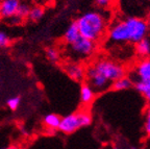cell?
I'll return each mask as SVG.
<instances>
[{"mask_svg": "<svg viewBox=\"0 0 150 149\" xmlns=\"http://www.w3.org/2000/svg\"><path fill=\"white\" fill-rule=\"evenodd\" d=\"M125 75V68L110 58H99L86 69L88 84L95 92H102L110 88L116 79Z\"/></svg>", "mask_w": 150, "mask_h": 149, "instance_id": "6da1fadb", "label": "cell"}, {"mask_svg": "<svg viewBox=\"0 0 150 149\" xmlns=\"http://www.w3.org/2000/svg\"><path fill=\"white\" fill-rule=\"evenodd\" d=\"M81 37L97 42L106 31V20L98 12H88L76 20Z\"/></svg>", "mask_w": 150, "mask_h": 149, "instance_id": "7a4b0ae2", "label": "cell"}, {"mask_svg": "<svg viewBox=\"0 0 150 149\" xmlns=\"http://www.w3.org/2000/svg\"><path fill=\"white\" fill-rule=\"evenodd\" d=\"M92 116L88 112H78L61 118L59 131L66 135H70L81 127L91 125Z\"/></svg>", "mask_w": 150, "mask_h": 149, "instance_id": "3957f363", "label": "cell"}, {"mask_svg": "<svg viewBox=\"0 0 150 149\" xmlns=\"http://www.w3.org/2000/svg\"><path fill=\"white\" fill-rule=\"evenodd\" d=\"M129 35V42L138 43L141 40L145 39L148 31L147 22L140 18H128L124 20Z\"/></svg>", "mask_w": 150, "mask_h": 149, "instance_id": "277c9868", "label": "cell"}, {"mask_svg": "<svg viewBox=\"0 0 150 149\" xmlns=\"http://www.w3.org/2000/svg\"><path fill=\"white\" fill-rule=\"evenodd\" d=\"M70 45L72 53L78 57H89L96 50V42L81 35Z\"/></svg>", "mask_w": 150, "mask_h": 149, "instance_id": "5b68a950", "label": "cell"}, {"mask_svg": "<svg viewBox=\"0 0 150 149\" xmlns=\"http://www.w3.org/2000/svg\"><path fill=\"white\" fill-rule=\"evenodd\" d=\"M108 38L115 43H127L129 42V35L124 21H119L110 27Z\"/></svg>", "mask_w": 150, "mask_h": 149, "instance_id": "8992f818", "label": "cell"}, {"mask_svg": "<svg viewBox=\"0 0 150 149\" xmlns=\"http://www.w3.org/2000/svg\"><path fill=\"white\" fill-rule=\"evenodd\" d=\"M134 75L138 82H150V58H144L134 67Z\"/></svg>", "mask_w": 150, "mask_h": 149, "instance_id": "52a82bcc", "label": "cell"}, {"mask_svg": "<svg viewBox=\"0 0 150 149\" xmlns=\"http://www.w3.org/2000/svg\"><path fill=\"white\" fill-rule=\"evenodd\" d=\"M65 70L67 74L76 82H81L86 78V68L79 63H69L66 65Z\"/></svg>", "mask_w": 150, "mask_h": 149, "instance_id": "ba28073f", "label": "cell"}, {"mask_svg": "<svg viewBox=\"0 0 150 149\" xmlns=\"http://www.w3.org/2000/svg\"><path fill=\"white\" fill-rule=\"evenodd\" d=\"M20 4L19 0H3L0 3V15L2 18H13L16 16L17 9Z\"/></svg>", "mask_w": 150, "mask_h": 149, "instance_id": "9c48e42d", "label": "cell"}, {"mask_svg": "<svg viewBox=\"0 0 150 149\" xmlns=\"http://www.w3.org/2000/svg\"><path fill=\"white\" fill-rule=\"evenodd\" d=\"M95 90L89 84H83L80 88V100L83 104H89L94 100Z\"/></svg>", "mask_w": 150, "mask_h": 149, "instance_id": "30bf717a", "label": "cell"}, {"mask_svg": "<svg viewBox=\"0 0 150 149\" xmlns=\"http://www.w3.org/2000/svg\"><path fill=\"white\" fill-rule=\"evenodd\" d=\"M79 37H80V33H79L77 23H76V21L72 22L65 31V35H64L65 42L68 43V44H71V43H73L75 40L78 39Z\"/></svg>", "mask_w": 150, "mask_h": 149, "instance_id": "8fae6325", "label": "cell"}, {"mask_svg": "<svg viewBox=\"0 0 150 149\" xmlns=\"http://www.w3.org/2000/svg\"><path fill=\"white\" fill-rule=\"evenodd\" d=\"M134 86V82L131 80L130 77L122 76L120 78L116 79L115 82H112V89L115 91H123V90H128Z\"/></svg>", "mask_w": 150, "mask_h": 149, "instance_id": "7c38bea8", "label": "cell"}, {"mask_svg": "<svg viewBox=\"0 0 150 149\" xmlns=\"http://www.w3.org/2000/svg\"><path fill=\"white\" fill-rule=\"evenodd\" d=\"M61 123V117L55 114H48L44 117V124L48 131H55L59 129Z\"/></svg>", "mask_w": 150, "mask_h": 149, "instance_id": "4fadbf2b", "label": "cell"}, {"mask_svg": "<svg viewBox=\"0 0 150 149\" xmlns=\"http://www.w3.org/2000/svg\"><path fill=\"white\" fill-rule=\"evenodd\" d=\"M136 52L138 55L146 57L150 54V42L147 39L141 40L140 42L136 43Z\"/></svg>", "mask_w": 150, "mask_h": 149, "instance_id": "5bb4252c", "label": "cell"}, {"mask_svg": "<svg viewBox=\"0 0 150 149\" xmlns=\"http://www.w3.org/2000/svg\"><path fill=\"white\" fill-rule=\"evenodd\" d=\"M136 89L145 97L147 102L150 104V82H137Z\"/></svg>", "mask_w": 150, "mask_h": 149, "instance_id": "9a60e30c", "label": "cell"}, {"mask_svg": "<svg viewBox=\"0 0 150 149\" xmlns=\"http://www.w3.org/2000/svg\"><path fill=\"white\" fill-rule=\"evenodd\" d=\"M45 14V9L41 5H35L30 9V12H29V15H28V18L29 20L33 22H37L39 20L43 18Z\"/></svg>", "mask_w": 150, "mask_h": 149, "instance_id": "2e32d148", "label": "cell"}, {"mask_svg": "<svg viewBox=\"0 0 150 149\" xmlns=\"http://www.w3.org/2000/svg\"><path fill=\"white\" fill-rule=\"evenodd\" d=\"M31 6L27 3H20L19 4V7L17 9L16 13V17L20 19H24V18H28V15H29V12H30Z\"/></svg>", "mask_w": 150, "mask_h": 149, "instance_id": "e0dca14e", "label": "cell"}, {"mask_svg": "<svg viewBox=\"0 0 150 149\" xmlns=\"http://www.w3.org/2000/svg\"><path fill=\"white\" fill-rule=\"evenodd\" d=\"M46 56L51 62H57L59 60V52L54 47H49L46 49Z\"/></svg>", "mask_w": 150, "mask_h": 149, "instance_id": "ac0fdd59", "label": "cell"}, {"mask_svg": "<svg viewBox=\"0 0 150 149\" xmlns=\"http://www.w3.org/2000/svg\"><path fill=\"white\" fill-rule=\"evenodd\" d=\"M20 102H21V98L19 96H15V97H11L7 100V106L11 109V110L15 111L18 109V106L20 105Z\"/></svg>", "mask_w": 150, "mask_h": 149, "instance_id": "d6986e66", "label": "cell"}, {"mask_svg": "<svg viewBox=\"0 0 150 149\" xmlns=\"http://www.w3.org/2000/svg\"><path fill=\"white\" fill-rule=\"evenodd\" d=\"M145 133L147 136H150V106L146 110L145 114Z\"/></svg>", "mask_w": 150, "mask_h": 149, "instance_id": "ffe728a7", "label": "cell"}, {"mask_svg": "<svg viewBox=\"0 0 150 149\" xmlns=\"http://www.w3.org/2000/svg\"><path fill=\"white\" fill-rule=\"evenodd\" d=\"M9 44V38L3 31H0V47H6Z\"/></svg>", "mask_w": 150, "mask_h": 149, "instance_id": "44dd1931", "label": "cell"}, {"mask_svg": "<svg viewBox=\"0 0 150 149\" xmlns=\"http://www.w3.org/2000/svg\"><path fill=\"white\" fill-rule=\"evenodd\" d=\"M112 1H114V0H95L96 4L98 5V6H100V7L108 6V5L112 4Z\"/></svg>", "mask_w": 150, "mask_h": 149, "instance_id": "7402d4cb", "label": "cell"}, {"mask_svg": "<svg viewBox=\"0 0 150 149\" xmlns=\"http://www.w3.org/2000/svg\"><path fill=\"white\" fill-rule=\"evenodd\" d=\"M146 22H147V25H148V27H150V14L148 15V17H147V20H146Z\"/></svg>", "mask_w": 150, "mask_h": 149, "instance_id": "603a6c76", "label": "cell"}, {"mask_svg": "<svg viewBox=\"0 0 150 149\" xmlns=\"http://www.w3.org/2000/svg\"><path fill=\"white\" fill-rule=\"evenodd\" d=\"M0 149H16L15 147H6V148H0Z\"/></svg>", "mask_w": 150, "mask_h": 149, "instance_id": "cb8c5ba5", "label": "cell"}, {"mask_svg": "<svg viewBox=\"0 0 150 149\" xmlns=\"http://www.w3.org/2000/svg\"><path fill=\"white\" fill-rule=\"evenodd\" d=\"M46 1H48V2H53L54 0H46Z\"/></svg>", "mask_w": 150, "mask_h": 149, "instance_id": "d4e9b609", "label": "cell"}, {"mask_svg": "<svg viewBox=\"0 0 150 149\" xmlns=\"http://www.w3.org/2000/svg\"><path fill=\"white\" fill-rule=\"evenodd\" d=\"M110 149H119V148H117V147H112V148H110Z\"/></svg>", "mask_w": 150, "mask_h": 149, "instance_id": "484cf974", "label": "cell"}, {"mask_svg": "<svg viewBox=\"0 0 150 149\" xmlns=\"http://www.w3.org/2000/svg\"><path fill=\"white\" fill-rule=\"evenodd\" d=\"M0 17H1V15H0Z\"/></svg>", "mask_w": 150, "mask_h": 149, "instance_id": "4316f807", "label": "cell"}]
</instances>
